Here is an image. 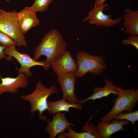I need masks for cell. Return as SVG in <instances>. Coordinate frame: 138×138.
<instances>
[{"mask_svg":"<svg viewBox=\"0 0 138 138\" xmlns=\"http://www.w3.org/2000/svg\"><path fill=\"white\" fill-rule=\"evenodd\" d=\"M108 6L107 4L98 6L95 4L93 8L90 10L88 16L83 19V22L89 20V23L90 24L107 27L119 24L122 19V17L113 19L111 18L112 15L105 14L103 13V10Z\"/></svg>","mask_w":138,"mask_h":138,"instance_id":"obj_7","label":"cell"},{"mask_svg":"<svg viewBox=\"0 0 138 138\" xmlns=\"http://www.w3.org/2000/svg\"><path fill=\"white\" fill-rule=\"evenodd\" d=\"M57 91V88L54 85L47 88L42 81L39 80L36 84L35 89L32 93L27 95H21L20 98L30 103L31 115L32 114L34 115L35 111H37L39 119L47 122L49 120L43 116L42 113L48 109L47 101L48 97L56 93Z\"/></svg>","mask_w":138,"mask_h":138,"instance_id":"obj_2","label":"cell"},{"mask_svg":"<svg viewBox=\"0 0 138 138\" xmlns=\"http://www.w3.org/2000/svg\"><path fill=\"white\" fill-rule=\"evenodd\" d=\"M123 15V32L130 36L138 34V11L130 10L128 7L125 9Z\"/></svg>","mask_w":138,"mask_h":138,"instance_id":"obj_15","label":"cell"},{"mask_svg":"<svg viewBox=\"0 0 138 138\" xmlns=\"http://www.w3.org/2000/svg\"><path fill=\"white\" fill-rule=\"evenodd\" d=\"M44 130L49 134L50 138H54L57 134H62L70 126L74 125L66 119L64 113L58 112L53 115L52 120L47 122Z\"/></svg>","mask_w":138,"mask_h":138,"instance_id":"obj_11","label":"cell"},{"mask_svg":"<svg viewBox=\"0 0 138 138\" xmlns=\"http://www.w3.org/2000/svg\"><path fill=\"white\" fill-rule=\"evenodd\" d=\"M16 46L6 47L4 52L7 56L6 58L8 61H11L13 57L19 63L20 67L18 70V73H23L28 77L31 78L33 75L30 70L31 68L36 66H41L43 68L44 67L45 61H38L32 58L29 54L19 52L16 49Z\"/></svg>","mask_w":138,"mask_h":138,"instance_id":"obj_6","label":"cell"},{"mask_svg":"<svg viewBox=\"0 0 138 138\" xmlns=\"http://www.w3.org/2000/svg\"><path fill=\"white\" fill-rule=\"evenodd\" d=\"M129 121L125 120L115 119L111 123L101 121L97 126L99 138H110L113 134L118 131H124L123 126L128 125Z\"/></svg>","mask_w":138,"mask_h":138,"instance_id":"obj_13","label":"cell"},{"mask_svg":"<svg viewBox=\"0 0 138 138\" xmlns=\"http://www.w3.org/2000/svg\"><path fill=\"white\" fill-rule=\"evenodd\" d=\"M121 42L125 45H132L138 50V36L137 35L130 36L127 39H124Z\"/></svg>","mask_w":138,"mask_h":138,"instance_id":"obj_21","label":"cell"},{"mask_svg":"<svg viewBox=\"0 0 138 138\" xmlns=\"http://www.w3.org/2000/svg\"><path fill=\"white\" fill-rule=\"evenodd\" d=\"M5 47L0 45V60L6 58V56L4 52Z\"/></svg>","mask_w":138,"mask_h":138,"instance_id":"obj_22","label":"cell"},{"mask_svg":"<svg viewBox=\"0 0 138 138\" xmlns=\"http://www.w3.org/2000/svg\"><path fill=\"white\" fill-rule=\"evenodd\" d=\"M0 44L5 47L13 45H17L12 39L0 30Z\"/></svg>","mask_w":138,"mask_h":138,"instance_id":"obj_20","label":"cell"},{"mask_svg":"<svg viewBox=\"0 0 138 138\" xmlns=\"http://www.w3.org/2000/svg\"><path fill=\"white\" fill-rule=\"evenodd\" d=\"M105 83V86L102 87H94L93 89V93L86 99L79 101V103L81 104L88 100L93 101L106 97L111 94L117 95L118 93V87L114 84L112 81L107 79H104Z\"/></svg>","mask_w":138,"mask_h":138,"instance_id":"obj_14","label":"cell"},{"mask_svg":"<svg viewBox=\"0 0 138 138\" xmlns=\"http://www.w3.org/2000/svg\"><path fill=\"white\" fill-rule=\"evenodd\" d=\"M36 13L30 10L29 6H26L17 12L18 25L24 34L32 28L39 25L40 21L36 15Z\"/></svg>","mask_w":138,"mask_h":138,"instance_id":"obj_12","label":"cell"},{"mask_svg":"<svg viewBox=\"0 0 138 138\" xmlns=\"http://www.w3.org/2000/svg\"><path fill=\"white\" fill-rule=\"evenodd\" d=\"M76 59L78 69L75 74L77 77H82L88 73L99 75L107 67L102 57L90 54L86 51H79L76 55Z\"/></svg>","mask_w":138,"mask_h":138,"instance_id":"obj_4","label":"cell"},{"mask_svg":"<svg viewBox=\"0 0 138 138\" xmlns=\"http://www.w3.org/2000/svg\"><path fill=\"white\" fill-rule=\"evenodd\" d=\"M118 97L114 100V103L110 111L100 119L101 121L110 123L118 113L123 111H132L137 103L138 90L134 89H124L118 87Z\"/></svg>","mask_w":138,"mask_h":138,"instance_id":"obj_3","label":"cell"},{"mask_svg":"<svg viewBox=\"0 0 138 138\" xmlns=\"http://www.w3.org/2000/svg\"><path fill=\"white\" fill-rule=\"evenodd\" d=\"M106 0H96L95 4L97 6H99L104 4V3Z\"/></svg>","mask_w":138,"mask_h":138,"instance_id":"obj_23","label":"cell"},{"mask_svg":"<svg viewBox=\"0 0 138 138\" xmlns=\"http://www.w3.org/2000/svg\"><path fill=\"white\" fill-rule=\"evenodd\" d=\"M114 119L117 120H126L134 124L135 122L138 120V111L129 112H121L118 114Z\"/></svg>","mask_w":138,"mask_h":138,"instance_id":"obj_19","label":"cell"},{"mask_svg":"<svg viewBox=\"0 0 138 138\" xmlns=\"http://www.w3.org/2000/svg\"><path fill=\"white\" fill-rule=\"evenodd\" d=\"M69 127L67 130L68 132L62 134L64 137L69 138H99L97 126L93 123L86 124L82 127L84 132H76Z\"/></svg>","mask_w":138,"mask_h":138,"instance_id":"obj_16","label":"cell"},{"mask_svg":"<svg viewBox=\"0 0 138 138\" xmlns=\"http://www.w3.org/2000/svg\"><path fill=\"white\" fill-rule=\"evenodd\" d=\"M5 1L7 2H9L10 1V0H5Z\"/></svg>","mask_w":138,"mask_h":138,"instance_id":"obj_25","label":"cell"},{"mask_svg":"<svg viewBox=\"0 0 138 138\" xmlns=\"http://www.w3.org/2000/svg\"><path fill=\"white\" fill-rule=\"evenodd\" d=\"M67 44L61 34L55 29L47 32L35 48L33 58L37 61L42 56L46 57L45 66L48 70L52 62L59 59L66 50Z\"/></svg>","mask_w":138,"mask_h":138,"instance_id":"obj_1","label":"cell"},{"mask_svg":"<svg viewBox=\"0 0 138 138\" xmlns=\"http://www.w3.org/2000/svg\"><path fill=\"white\" fill-rule=\"evenodd\" d=\"M17 13L14 10L7 12L3 10L0 12V30L12 39L17 46L26 47L27 43L19 27Z\"/></svg>","mask_w":138,"mask_h":138,"instance_id":"obj_5","label":"cell"},{"mask_svg":"<svg viewBox=\"0 0 138 138\" xmlns=\"http://www.w3.org/2000/svg\"><path fill=\"white\" fill-rule=\"evenodd\" d=\"M50 66L57 76L69 73H75L78 69L76 62L70 52L66 50L59 59L51 63Z\"/></svg>","mask_w":138,"mask_h":138,"instance_id":"obj_10","label":"cell"},{"mask_svg":"<svg viewBox=\"0 0 138 138\" xmlns=\"http://www.w3.org/2000/svg\"><path fill=\"white\" fill-rule=\"evenodd\" d=\"M3 10L0 8V12H1Z\"/></svg>","mask_w":138,"mask_h":138,"instance_id":"obj_24","label":"cell"},{"mask_svg":"<svg viewBox=\"0 0 138 138\" xmlns=\"http://www.w3.org/2000/svg\"><path fill=\"white\" fill-rule=\"evenodd\" d=\"M76 76L74 73H69L58 75L57 81L62 91V99L72 103H79L74 92Z\"/></svg>","mask_w":138,"mask_h":138,"instance_id":"obj_8","label":"cell"},{"mask_svg":"<svg viewBox=\"0 0 138 138\" xmlns=\"http://www.w3.org/2000/svg\"><path fill=\"white\" fill-rule=\"evenodd\" d=\"M54 0H34L33 4L29 7L30 9L36 12L46 11L49 6Z\"/></svg>","mask_w":138,"mask_h":138,"instance_id":"obj_18","label":"cell"},{"mask_svg":"<svg viewBox=\"0 0 138 138\" xmlns=\"http://www.w3.org/2000/svg\"><path fill=\"white\" fill-rule=\"evenodd\" d=\"M49 113L50 114L62 111L70 112L71 108H74L79 110L82 109V106L80 103H72L68 102L63 99L57 101H50L48 102Z\"/></svg>","mask_w":138,"mask_h":138,"instance_id":"obj_17","label":"cell"},{"mask_svg":"<svg viewBox=\"0 0 138 138\" xmlns=\"http://www.w3.org/2000/svg\"><path fill=\"white\" fill-rule=\"evenodd\" d=\"M0 84V95L5 93L17 94L19 89L27 88L29 83L28 77L23 73H18L15 77H1Z\"/></svg>","mask_w":138,"mask_h":138,"instance_id":"obj_9","label":"cell"}]
</instances>
